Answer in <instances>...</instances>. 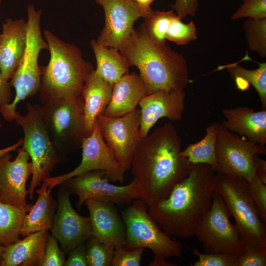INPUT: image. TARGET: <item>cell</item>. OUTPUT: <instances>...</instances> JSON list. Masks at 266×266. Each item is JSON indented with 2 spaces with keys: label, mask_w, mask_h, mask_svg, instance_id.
Returning <instances> with one entry per match:
<instances>
[{
  "label": "cell",
  "mask_w": 266,
  "mask_h": 266,
  "mask_svg": "<svg viewBox=\"0 0 266 266\" xmlns=\"http://www.w3.org/2000/svg\"><path fill=\"white\" fill-rule=\"evenodd\" d=\"M175 127L166 123L141 139L131 162L139 199L147 206L165 199L189 173L194 164L182 156Z\"/></svg>",
  "instance_id": "1"
},
{
  "label": "cell",
  "mask_w": 266,
  "mask_h": 266,
  "mask_svg": "<svg viewBox=\"0 0 266 266\" xmlns=\"http://www.w3.org/2000/svg\"><path fill=\"white\" fill-rule=\"evenodd\" d=\"M215 173L210 165L194 164L166 198L148 206V213L166 233L183 238L194 235L211 207Z\"/></svg>",
  "instance_id": "2"
},
{
  "label": "cell",
  "mask_w": 266,
  "mask_h": 266,
  "mask_svg": "<svg viewBox=\"0 0 266 266\" xmlns=\"http://www.w3.org/2000/svg\"><path fill=\"white\" fill-rule=\"evenodd\" d=\"M119 51L130 66L138 69L148 94L161 90H184L191 82L185 58L166 43L151 39L143 24L134 29Z\"/></svg>",
  "instance_id": "3"
},
{
  "label": "cell",
  "mask_w": 266,
  "mask_h": 266,
  "mask_svg": "<svg viewBox=\"0 0 266 266\" xmlns=\"http://www.w3.org/2000/svg\"><path fill=\"white\" fill-rule=\"evenodd\" d=\"M43 35L48 45L50 60L40 66L39 90L42 105L69 96L81 95L85 81L94 66L85 60L80 49L45 30Z\"/></svg>",
  "instance_id": "4"
},
{
  "label": "cell",
  "mask_w": 266,
  "mask_h": 266,
  "mask_svg": "<svg viewBox=\"0 0 266 266\" xmlns=\"http://www.w3.org/2000/svg\"><path fill=\"white\" fill-rule=\"evenodd\" d=\"M214 191L223 199L245 247L266 246V227L248 190L244 179L216 172Z\"/></svg>",
  "instance_id": "5"
},
{
  "label": "cell",
  "mask_w": 266,
  "mask_h": 266,
  "mask_svg": "<svg viewBox=\"0 0 266 266\" xmlns=\"http://www.w3.org/2000/svg\"><path fill=\"white\" fill-rule=\"evenodd\" d=\"M27 45L22 60L9 81L15 90L14 100L10 103L0 106V112L4 119L13 121L18 103L39 92L41 72L38 59L40 52L48 50V45L41 33V9H36L33 4L27 7Z\"/></svg>",
  "instance_id": "6"
},
{
  "label": "cell",
  "mask_w": 266,
  "mask_h": 266,
  "mask_svg": "<svg viewBox=\"0 0 266 266\" xmlns=\"http://www.w3.org/2000/svg\"><path fill=\"white\" fill-rule=\"evenodd\" d=\"M25 115L15 112L14 120L23 131L22 148L29 154L33 167L28 195L33 200L35 188L50 177L56 165L66 160L54 147L43 121L40 106L27 103Z\"/></svg>",
  "instance_id": "7"
},
{
  "label": "cell",
  "mask_w": 266,
  "mask_h": 266,
  "mask_svg": "<svg viewBox=\"0 0 266 266\" xmlns=\"http://www.w3.org/2000/svg\"><path fill=\"white\" fill-rule=\"evenodd\" d=\"M81 96L61 98L40 106L51 141L64 157L81 148L87 137Z\"/></svg>",
  "instance_id": "8"
},
{
  "label": "cell",
  "mask_w": 266,
  "mask_h": 266,
  "mask_svg": "<svg viewBox=\"0 0 266 266\" xmlns=\"http://www.w3.org/2000/svg\"><path fill=\"white\" fill-rule=\"evenodd\" d=\"M122 217L126 228L123 246L126 249L142 247L150 249L155 256L181 257L182 243L172 239L160 228L142 200H134L122 211Z\"/></svg>",
  "instance_id": "9"
},
{
  "label": "cell",
  "mask_w": 266,
  "mask_h": 266,
  "mask_svg": "<svg viewBox=\"0 0 266 266\" xmlns=\"http://www.w3.org/2000/svg\"><path fill=\"white\" fill-rule=\"evenodd\" d=\"M231 215L221 196L214 191L211 207L197 227L194 235L206 253H224L238 256L245 249Z\"/></svg>",
  "instance_id": "10"
},
{
  "label": "cell",
  "mask_w": 266,
  "mask_h": 266,
  "mask_svg": "<svg viewBox=\"0 0 266 266\" xmlns=\"http://www.w3.org/2000/svg\"><path fill=\"white\" fill-rule=\"evenodd\" d=\"M215 152L218 164L216 172L250 182L256 175L255 157L257 155H265L266 147L240 137L217 122Z\"/></svg>",
  "instance_id": "11"
},
{
  "label": "cell",
  "mask_w": 266,
  "mask_h": 266,
  "mask_svg": "<svg viewBox=\"0 0 266 266\" xmlns=\"http://www.w3.org/2000/svg\"><path fill=\"white\" fill-rule=\"evenodd\" d=\"M104 171L93 170L85 172L65 180L63 186L69 194L78 197L76 206L80 209L89 199L118 204H130L139 199L137 184L134 179L124 186L110 183Z\"/></svg>",
  "instance_id": "12"
},
{
  "label": "cell",
  "mask_w": 266,
  "mask_h": 266,
  "mask_svg": "<svg viewBox=\"0 0 266 266\" xmlns=\"http://www.w3.org/2000/svg\"><path fill=\"white\" fill-rule=\"evenodd\" d=\"M82 160L73 170L54 177H49L44 181L49 191L68 178L93 170L104 171L109 180L122 183L127 171L118 162L113 151L107 145L95 124L92 133L83 141Z\"/></svg>",
  "instance_id": "13"
},
{
  "label": "cell",
  "mask_w": 266,
  "mask_h": 266,
  "mask_svg": "<svg viewBox=\"0 0 266 266\" xmlns=\"http://www.w3.org/2000/svg\"><path fill=\"white\" fill-rule=\"evenodd\" d=\"M95 0L102 7L105 16L104 26L96 40L100 45L119 50L133 32L134 22L154 11L132 0Z\"/></svg>",
  "instance_id": "14"
},
{
  "label": "cell",
  "mask_w": 266,
  "mask_h": 266,
  "mask_svg": "<svg viewBox=\"0 0 266 266\" xmlns=\"http://www.w3.org/2000/svg\"><path fill=\"white\" fill-rule=\"evenodd\" d=\"M140 109L119 117L99 115L95 122L104 141L127 170L131 169L134 153L141 140Z\"/></svg>",
  "instance_id": "15"
},
{
  "label": "cell",
  "mask_w": 266,
  "mask_h": 266,
  "mask_svg": "<svg viewBox=\"0 0 266 266\" xmlns=\"http://www.w3.org/2000/svg\"><path fill=\"white\" fill-rule=\"evenodd\" d=\"M69 193L61 185L58 191L57 211L51 229V235L60 244L66 254L92 236L89 217L77 213L72 207Z\"/></svg>",
  "instance_id": "16"
},
{
  "label": "cell",
  "mask_w": 266,
  "mask_h": 266,
  "mask_svg": "<svg viewBox=\"0 0 266 266\" xmlns=\"http://www.w3.org/2000/svg\"><path fill=\"white\" fill-rule=\"evenodd\" d=\"M13 161L10 153L0 159V201L21 207L32 205L27 202L26 183L33 167L28 153L22 148Z\"/></svg>",
  "instance_id": "17"
},
{
  "label": "cell",
  "mask_w": 266,
  "mask_h": 266,
  "mask_svg": "<svg viewBox=\"0 0 266 266\" xmlns=\"http://www.w3.org/2000/svg\"><path fill=\"white\" fill-rule=\"evenodd\" d=\"M186 94L184 90H161L144 96L139 102L140 111L139 135L142 139L162 118L180 121L185 109Z\"/></svg>",
  "instance_id": "18"
},
{
  "label": "cell",
  "mask_w": 266,
  "mask_h": 266,
  "mask_svg": "<svg viewBox=\"0 0 266 266\" xmlns=\"http://www.w3.org/2000/svg\"><path fill=\"white\" fill-rule=\"evenodd\" d=\"M84 204L89 212L92 236L114 247L123 245L125 226L114 203L89 199Z\"/></svg>",
  "instance_id": "19"
},
{
  "label": "cell",
  "mask_w": 266,
  "mask_h": 266,
  "mask_svg": "<svg viewBox=\"0 0 266 266\" xmlns=\"http://www.w3.org/2000/svg\"><path fill=\"white\" fill-rule=\"evenodd\" d=\"M27 45V25L24 19L8 18L2 25L0 40V70L9 80L19 65Z\"/></svg>",
  "instance_id": "20"
},
{
  "label": "cell",
  "mask_w": 266,
  "mask_h": 266,
  "mask_svg": "<svg viewBox=\"0 0 266 266\" xmlns=\"http://www.w3.org/2000/svg\"><path fill=\"white\" fill-rule=\"evenodd\" d=\"M222 113L226 120L221 123L226 129L253 143L266 146V109L255 112L253 108L239 106L224 108Z\"/></svg>",
  "instance_id": "21"
},
{
  "label": "cell",
  "mask_w": 266,
  "mask_h": 266,
  "mask_svg": "<svg viewBox=\"0 0 266 266\" xmlns=\"http://www.w3.org/2000/svg\"><path fill=\"white\" fill-rule=\"evenodd\" d=\"M148 94L147 86L139 74L127 73L114 84L112 97L103 115L119 117L133 111Z\"/></svg>",
  "instance_id": "22"
},
{
  "label": "cell",
  "mask_w": 266,
  "mask_h": 266,
  "mask_svg": "<svg viewBox=\"0 0 266 266\" xmlns=\"http://www.w3.org/2000/svg\"><path fill=\"white\" fill-rule=\"evenodd\" d=\"M113 85L101 77L95 70L86 78L81 96L83 99V114L87 137L92 133L96 120L103 115L110 101Z\"/></svg>",
  "instance_id": "23"
},
{
  "label": "cell",
  "mask_w": 266,
  "mask_h": 266,
  "mask_svg": "<svg viewBox=\"0 0 266 266\" xmlns=\"http://www.w3.org/2000/svg\"><path fill=\"white\" fill-rule=\"evenodd\" d=\"M49 234L47 230L32 233L4 247L0 266H40Z\"/></svg>",
  "instance_id": "24"
},
{
  "label": "cell",
  "mask_w": 266,
  "mask_h": 266,
  "mask_svg": "<svg viewBox=\"0 0 266 266\" xmlns=\"http://www.w3.org/2000/svg\"><path fill=\"white\" fill-rule=\"evenodd\" d=\"M35 192L38 196L36 202L26 214L20 230V235L23 237L50 230L56 213L57 201L51 196L46 183L43 181L41 188Z\"/></svg>",
  "instance_id": "25"
},
{
  "label": "cell",
  "mask_w": 266,
  "mask_h": 266,
  "mask_svg": "<svg viewBox=\"0 0 266 266\" xmlns=\"http://www.w3.org/2000/svg\"><path fill=\"white\" fill-rule=\"evenodd\" d=\"M90 44L96 60L95 70L103 79L114 85L128 73L130 66L119 50L100 45L96 39H92Z\"/></svg>",
  "instance_id": "26"
},
{
  "label": "cell",
  "mask_w": 266,
  "mask_h": 266,
  "mask_svg": "<svg viewBox=\"0 0 266 266\" xmlns=\"http://www.w3.org/2000/svg\"><path fill=\"white\" fill-rule=\"evenodd\" d=\"M259 67L249 70L239 66L237 63L222 66L218 69L226 68L241 91L248 89L251 84L257 91L263 109H266V63H259Z\"/></svg>",
  "instance_id": "27"
},
{
  "label": "cell",
  "mask_w": 266,
  "mask_h": 266,
  "mask_svg": "<svg viewBox=\"0 0 266 266\" xmlns=\"http://www.w3.org/2000/svg\"><path fill=\"white\" fill-rule=\"evenodd\" d=\"M21 207L0 201V245L6 247L19 240L25 216L31 206Z\"/></svg>",
  "instance_id": "28"
},
{
  "label": "cell",
  "mask_w": 266,
  "mask_h": 266,
  "mask_svg": "<svg viewBox=\"0 0 266 266\" xmlns=\"http://www.w3.org/2000/svg\"><path fill=\"white\" fill-rule=\"evenodd\" d=\"M217 122L213 123L206 129V134L201 140L189 144L180 153L192 164H208L212 166L216 172L218 168L215 152Z\"/></svg>",
  "instance_id": "29"
},
{
  "label": "cell",
  "mask_w": 266,
  "mask_h": 266,
  "mask_svg": "<svg viewBox=\"0 0 266 266\" xmlns=\"http://www.w3.org/2000/svg\"><path fill=\"white\" fill-rule=\"evenodd\" d=\"M248 46L262 58L266 57V18H248L243 24Z\"/></svg>",
  "instance_id": "30"
},
{
  "label": "cell",
  "mask_w": 266,
  "mask_h": 266,
  "mask_svg": "<svg viewBox=\"0 0 266 266\" xmlns=\"http://www.w3.org/2000/svg\"><path fill=\"white\" fill-rule=\"evenodd\" d=\"M173 9L167 11H153L144 18L143 23L150 37L160 43H166V34L171 19L176 15Z\"/></svg>",
  "instance_id": "31"
},
{
  "label": "cell",
  "mask_w": 266,
  "mask_h": 266,
  "mask_svg": "<svg viewBox=\"0 0 266 266\" xmlns=\"http://www.w3.org/2000/svg\"><path fill=\"white\" fill-rule=\"evenodd\" d=\"M88 266H110L115 247L91 236L85 242Z\"/></svg>",
  "instance_id": "32"
},
{
  "label": "cell",
  "mask_w": 266,
  "mask_h": 266,
  "mask_svg": "<svg viewBox=\"0 0 266 266\" xmlns=\"http://www.w3.org/2000/svg\"><path fill=\"white\" fill-rule=\"evenodd\" d=\"M197 38V29L192 21L184 23L176 15L171 20L166 34V40L182 45Z\"/></svg>",
  "instance_id": "33"
},
{
  "label": "cell",
  "mask_w": 266,
  "mask_h": 266,
  "mask_svg": "<svg viewBox=\"0 0 266 266\" xmlns=\"http://www.w3.org/2000/svg\"><path fill=\"white\" fill-rule=\"evenodd\" d=\"M145 248L127 249L123 245L115 247L111 266H139Z\"/></svg>",
  "instance_id": "34"
},
{
  "label": "cell",
  "mask_w": 266,
  "mask_h": 266,
  "mask_svg": "<svg viewBox=\"0 0 266 266\" xmlns=\"http://www.w3.org/2000/svg\"><path fill=\"white\" fill-rule=\"evenodd\" d=\"M247 188L261 220L266 225V184L256 175L251 181L247 182Z\"/></svg>",
  "instance_id": "35"
},
{
  "label": "cell",
  "mask_w": 266,
  "mask_h": 266,
  "mask_svg": "<svg viewBox=\"0 0 266 266\" xmlns=\"http://www.w3.org/2000/svg\"><path fill=\"white\" fill-rule=\"evenodd\" d=\"M193 254L199 257L192 266H235L236 257L224 253H201L194 247Z\"/></svg>",
  "instance_id": "36"
},
{
  "label": "cell",
  "mask_w": 266,
  "mask_h": 266,
  "mask_svg": "<svg viewBox=\"0 0 266 266\" xmlns=\"http://www.w3.org/2000/svg\"><path fill=\"white\" fill-rule=\"evenodd\" d=\"M244 17L266 18V0H244L231 18L237 20Z\"/></svg>",
  "instance_id": "37"
},
{
  "label": "cell",
  "mask_w": 266,
  "mask_h": 266,
  "mask_svg": "<svg viewBox=\"0 0 266 266\" xmlns=\"http://www.w3.org/2000/svg\"><path fill=\"white\" fill-rule=\"evenodd\" d=\"M65 254L59 247L58 240L49 234L40 266H63L66 260Z\"/></svg>",
  "instance_id": "38"
},
{
  "label": "cell",
  "mask_w": 266,
  "mask_h": 266,
  "mask_svg": "<svg viewBox=\"0 0 266 266\" xmlns=\"http://www.w3.org/2000/svg\"><path fill=\"white\" fill-rule=\"evenodd\" d=\"M266 246L245 247L235 259V266H266Z\"/></svg>",
  "instance_id": "39"
},
{
  "label": "cell",
  "mask_w": 266,
  "mask_h": 266,
  "mask_svg": "<svg viewBox=\"0 0 266 266\" xmlns=\"http://www.w3.org/2000/svg\"><path fill=\"white\" fill-rule=\"evenodd\" d=\"M198 6V0H175L174 3L170 6L181 20L187 15L195 16Z\"/></svg>",
  "instance_id": "40"
},
{
  "label": "cell",
  "mask_w": 266,
  "mask_h": 266,
  "mask_svg": "<svg viewBox=\"0 0 266 266\" xmlns=\"http://www.w3.org/2000/svg\"><path fill=\"white\" fill-rule=\"evenodd\" d=\"M66 260L65 266H87L85 243L71 250Z\"/></svg>",
  "instance_id": "41"
},
{
  "label": "cell",
  "mask_w": 266,
  "mask_h": 266,
  "mask_svg": "<svg viewBox=\"0 0 266 266\" xmlns=\"http://www.w3.org/2000/svg\"><path fill=\"white\" fill-rule=\"evenodd\" d=\"M12 93L8 80L3 77L0 70V106L11 102Z\"/></svg>",
  "instance_id": "42"
},
{
  "label": "cell",
  "mask_w": 266,
  "mask_h": 266,
  "mask_svg": "<svg viewBox=\"0 0 266 266\" xmlns=\"http://www.w3.org/2000/svg\"><path fill=\"white\" fill-rule=\"evenodd\" d=\"M254 168L256 175L266 184V161L261 158L259 155L254 159Z\"/></svg>",
  "instance_id": "43"
},
{
  "label": "cell",
  "mask_w": 266,
  "mask_h": 266,
  "mask_svg": "<svg viewBox=\"0 0 266 266\" xmlns=\"http://www.w3.org/2000/svg\"><path fill=\"white\" fill-rule=\"evenodd\" d=\"M23 143V138H20L15 144L9 146L7 147L0 149V159L2 158L5 154L10 153L12 151L17 150L18 148L22 146Z\"/></svg>",
  "instance_id": "44"
},
{
  "label": "cell",
  "mask_w": 266,
  "mask_h": 266,
  "mask_svg": "<svg viewBox=\"0 0 266 266\" xmlns=\"http://www.w3.org/2000/svg\"><path fill=\"white\" fill-rule=\"evenodd\" d=\"M151 266H176L175 264L168 262L166 258L162 257L155 256L153 261L149 265Z\"/></svg>",
  "instance_id": "45"
},
{
  "label": "cell",
  "mask_w": 266,
  "mask_h": 266,
  "mask_svg": "<svg viewBox=\"0 0 266 266\" xmlns=\"http://www.w3.org/2000/svg\"><path fill=\"white\" fill-rule=\"evenodd\" d=\"M141 6L148 9L152 8L150 6L151 4L154 1V0H132Z\"/></svg>",
  "instance_id": "46"
},
{
  "label": "cell",
  "mask_w": 266,
  "mask_h": 266,
  "mask_svg": "<svg viewBox=\"0 0 266 266\" xmlns=\"http://www.w3.org/2000/svg\"><path fill=\"white\" fill-rule=\"evenodd\" d=\"M4 248V247L0 245V266Z\"/></svg>",
  "instance_id": "47"
},
{
  "label": "cell",
  "mask_w": 266,
  "mask_h": 266,
  "mask_svg": "<svg viewBox=\"0 0 266 266\" xmlns=\"http://www.w3.org/2000/svg\"><path fill=\"white\" fill-rule=\"evenodd\" d=\"M1 4V0H0V7Z\"/></svg>",
  "instance_id": "48"
},
{
  "label": "cell",
  "mask_w": 266,
  "mask_h": 266,
  "mask_svg": "<svg viewBox=\"0 0 266 266\" xmlns=\"http://www.w3.org/2000/svg\"><path fill=\"white\" fill-rule=\"evenodd\" d=\"M1 127H2V125L0 124V129L1 128Z\"/></svg>",
  "instance_id": "49"
},
{
  "label": "cell",
  "mask_w": 266,
  "mask_h": 266,
  "mask_svg": "<svg viewBox=\"0 0 266 266\" xmlns=\"http://www.w3.org/2000/svg\"><path fill=\"white\" fill-rule=\"evenodd\" d=\"M0 37H1V33H0Z\"/></svg>",
  "instance_id": "50"
},
{
  "label": "cell",
  "mask_w": 266,
  "mask_h": 266,
  "mask_svg": "<svg viewBox=\"0 0 266 266\" xmlns=\"http://www.w3.org/2000/svg\"><path fill=\"white\" fill-rule=\"evenodd\" d=\"M242 0L243 1L244 0Z\"/></svg>",
  "instance_id": "51"
}]
</instances>
